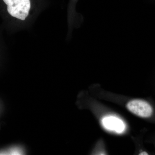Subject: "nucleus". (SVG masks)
Returning <instances> with one entry per match:
<instances>
[{"instance_id":"3","label":"nucleus","mask_w":155,"mask_h":155,"mask_svg":"<svg viewBox=\"0 0 155 155\" xmlns=\"http://www.w3.org/2000/svg\"><path fill=\"white\" fill-rule=\"evenodd\" d=\"M104 127L108 130H114L118 133H121L125 129V125L121 119L114 116H109L102 120Z\"/></svg>"},{"instance_id":"2","label":"nucleus","mask_w":155,"mask_h":155,"mask_svg":"<svg viewBox=\"0 0 155 155\" xmlns=\"http://www.w3.org/2000/svg\"><path fill=\"white\" fill-rule=\"evenodd\" d=\"M128 110L132 114L142 118H148L152 115V107L148 103L142 100L130 101L126 105Z\"/></svg>"},{"instance_id":"5","label":"nucleus","mask_w":155,"mask_h":155,"mask_svg":"<svg viewBox=\"0 0 155 155\" xmlns=\"http://www.w3.org/2000/svg\"><path fill=\"white\" fill-rule=\"evenodd\" d=\"M76 1V0H71V2H72V3H75Z\"/></svg>"},{"instance_id":"1","label":"nucleus","mask_w":155,"mask_h":155,"mask_svg":"<svg viewBox=\"0 0 155 155\" xmlns=\"http://www.w3.org/2000/svg\"><path fill=\"white\" fill-rule=\"evenodd\" d=\"M7 5V11L12 17L24 21L28 16L31 7V0H3Z\"/></svg>"},{"instance_id":"4","label":"nucleus","mask_w":155,"mask_h":155,"mask_svg":"<svg viewBox=\"0 0 155 155\" xmlns=\"http://www.w3.org/2000/svg\"><path fill=\"white\" fill-rule=\"evenodd\" d=\"M139 155H148L147 153L146 152H142L140 153V154H139Z\"/></svg>"}]
</instances>
